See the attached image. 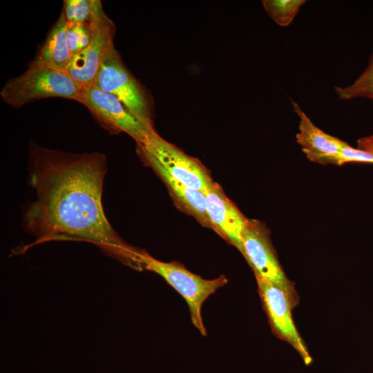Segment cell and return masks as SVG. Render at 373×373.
I'll use <instances>...</instances> for the list:
<instances>
[{
    "label": "cell",
    "mask_w": 373,
    "mask_h": 373,
    "mask_svg": "<svg viewBox=\"0 0 373 373\" xmlns=\"http://www.w3.org/2000/svg\"><path fill=\"white\" fill-rule=\"evenodd\" d=\"M93 85L115 96L144 126L154 128L152 97L128 70L115 48L105 55Z\"/></svg>",
    "instance_id": "obj_4"
},
{
    "label": "cell",
    "mask_w": 373,
    "mask_h": 373,
    "mask_svg": "<svg viewBox=\"0 0 373 373\" xmlns=\"http://www.w3.org/2000/svg\"><path fill=\"white\" fill-rule=\"evenodd\" d=\"M338 97L341 99H351L365 97L373 99V52L367 66L355 82L346 87H335Z\"/></svg>",
    "instance_id": "obj_14"
},
{
    "label": "cell",
    "mask_w": 373,
    "mask_h": 373,
    "mask_svg": "<svg viewBox=\"0 0 373 373\" xmlns=\"http://www.w3.org/2000/svg\"><path fill=\"white\" fill-rule=\"evenodd\" d=\"M76 102L85 106L98 124L111 134L125 132L137 144L147 139L149 128L113 95L95 85L82 88Z\"/></svg>",
    "instance_id": "obj_8"
},
{
    "label": "cell",
    "mask_w": 373,
    "mask_h": 373,
    "mask_svg": "<svg viewBox=\"0 0 373 373\" xmlns=\"http://www.w3.org/2000/svg\"><path fill=\"white\" fill-rule=\"evenodd\" d=\"M349 162L373 164V155L360 149H355L344 142L341 152V165Z\"/></svg>",
    "instance_id": "obj_18"
},
{
    "label": "cell",
    "mask_w": 373,
    "mask_h": 373,
    "mask_svg": "<svg viewBox=\"0 0 373 373\" xmlns=\"http://www.w3.org/2000/svg\"><path fill=\"white\" fill-rule=\"evenodd\" d=\"M137 151L144 162L157 164L173 178L190 188L204 191L213 181L198 159L163 139L155 129L149 131L143 144H137Z\"/></svg>",
    "instance_id": "obj_5"
},
{
    "label": "cell",
    "mask_w": 373,
    "mask_h": 373,
    "mask_svg": "<svg viewBox=\"0 0 373 373\" xmlns=\"http://www.w3.org/2000/svg\"><path fill=\"white\" fill-rule=\"evenodd\" d=\"M137 269H146L162 276L184 298L189 307L193 324L201 334L206 336L202 306L211 294L227 283V278L222 275L215 279H204L186 269L180 263L160 261L143 249H139L137 253Z\"/></svg>",
    "instance_id": "obj_2"
},
{
    "label": "cell",
    "mask_w": 373,
    "mask_h": 373,
    "mask_svg": "<svg viewBox=\"0 0 373 373\" xmlns=\"http://www.w3.org/2000/svg\"><path fill=\"white\" fill-rule=\"evenodd\" d=\"M90 23L93 31L91 41L84 50L73 57L66 71L82 88L94 84L105 55L115 48L116 27L105 13L99 0H95Z\"/></svg>",
    "instance_id": "obj_7"
},
{
    "label": "cell",
    "mask_w": 373,
    "mask_h": 373,
    "mask_svg": "<svg viewBox=\"0 0 373 373\" xmlns=\"http://www.w3.org/2000/svg\"><path fill=\"white\" fill-rule=\"evenodd\" d=\"M166 185L169 192L180 209L195 218L202 225L213 229L207 211L204 192L185 186L152 162H146Z\"/></svg>",
    "instance_id": "obj_13"
},
{
    "label": "cell",
    "mask_w": 373,
    "mask_h": 373,
    "mask_svg": "<svg viewBox=\"0 0 373 373\" xmlns=\"http://www.w3.org/2000/svg\"><path fill=\"white\" fill-rule=\"evenodd\" d=\"M357 145L358 149L373 155V135L358 139L357 140Z\"/></svg>",
    "instance_id": "obj_19"
},
{
    "label": "cell",
    "mask_w": 373,
    "mask_h": 373,
    "mask_svg": "<svg viewBox=\"0 0 373 373\" xmlns=\"http://www.w3.org/2000/svg\"><path fill=\"white\" fill-rule=\"evenodd\" d=\"M28 155L29 182L36 200L23 213L24 229L35 239L28 247L50 241H84L135 269L138 249L122 240L104 211L105 155L51 149L33 140Z\"/></svg>",
    "instance_id": "obj_1"
},
{
    "label": "cell",
    "mask_w": 373,
    "mask_h": 373,
    "mask_svg": "<svg viewBox=\"0 0 373 373\" xmlns=\"http://www.w3.org/2000/svg\"><path fill=\"white\" fill-rule=\"evenodd\" d=\"M305 3L304 0L262 1L266 12L280 26H288Z\"/></svg>",
    "instance_id": "obj_15"
},
{
    "label": "cell",
    "mask_w": 373,
    "mask_h": 373,
    "mask_svg": "<svg viewBox=\"0 0 373 373\" xmlns=\"http://www.w3.org/2000/svg\"><path fill=\"white\" fill-rule=\"evenodd\" d=\"M294 111L300 118L296 141L303 152L312 162L341 166L344 141L329 135L316 126L298 104L291 101Z\"/></svg>",
    "instance_id": "obj_11"
},
{
    "label": "cell",
    "mask_w": 373,
    "mask_h": 373,
    "mask_svg": "<svg viewBox=\"0 0 373 373\" xmlns=\"http://www.w3.org/2000/svg\"><path fill=\"white\" fill-rule=\"evenodd\" d=\"M263 309L274 335L291 345L306 365L313 359L301 338L292 318V310L298 303L295 289H285L269 280L256 278Z\"/></svg>",
    "instance_id": "obj_6"
},
{
    "label": "cell",
    "mask_w": 373,
    "mask_h": 373,
    "mask_svg": "<svg viewBox=\"0 0 373 373\" xmlns=\"http://www.w3.org/2000/svg\"><path fill=\"white\" fill-rule=\"evenodd\" d=\"M204 192L213 230L243 255L242 236L249 219L227 198L217 183L212 181Z\"/></svg>",
    "instance_id": "obj_10"
},
{
    "label": "cell",
    "mask_w": 373,
    "mask_h": 373,
    "mask_svg": "<svg viewBox=\"0 0 373 373\" xmlns=\"http://www.w3.org/2000/svg\"><path fill=\"white\" fill-rule=\"evenodd\" d=\"M82 90L67 72L28 66L23 73L7 81L0 96L6 104L19 108L28 103L50 97L76 101Z\"/></svg>",
    "instance_id": "obj_3"
},
{
    "label": "cell",
    "mask_w": 373,
    "mask_h": 373,
    "mask_svg": "<svg viewBox=\"0 0 373 373\" xmlns=\"http://www.w3.org/2000/svg\"><path fill=\"white\" fill-rule=\"evenodd\" d=\"M67 23L61 12L29 66L66 72L72 60L66 39Z\"/></svg>",
    "instance_id": "obj_12"
},
{
    "label": "cell",
    "mask_w": 373,
    "mask_h": 373,
    "mask_svg": "<svg viewBox=\"0 0 373 373\" xmlns=\"http://www.w3.org/2000/svg\"><path fill=\"white\" fill-rule=\"evenodd\" d=\"M243 256L252 268L256 278L294 290V283L285 274L272 245L266 225L249 219L242 236Z\"/></svg>",
    "instance_id": "obj_9"
},
{
    "label": "cell",
    "mask_w": 373,
    "mask_h": 373,
    "mask_svg": "<svg viewBox=\"0 0 373 373\" xmlns=\"http://www.w3.org/2000/svg\"><path fill=\"white\" fill-rule=\"evenodd\" d=\"M95 0H65L62 12L67 26L89 23L93 12Z\"/></svg>",
    "instance_id": "obj_16"
},
{
    "label": "cell",
    "mask_w": 373,
    "mask_h": 373,
    "mask_svg": "<svg viewBox=\"0 0 373 373\" xmlns=\"http://www.w3.org/2000/svg\"><path fill=\"white\" fill-rule=\"evenodd\" d=\"M92 36L93 31L90 22L67 26V44L72 57L88 47Z\"/></svg>",
    "instance_id": "obj_17"
}]
</instances>
